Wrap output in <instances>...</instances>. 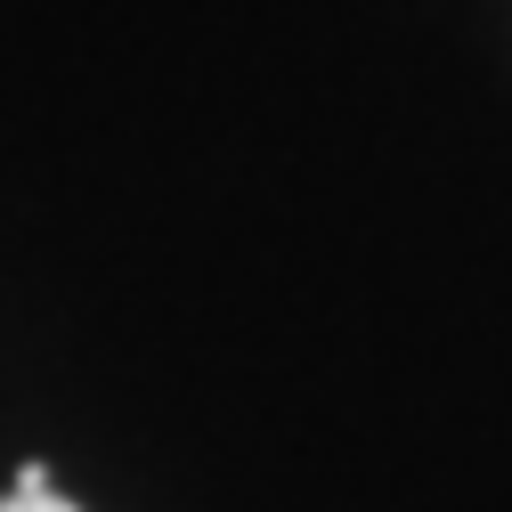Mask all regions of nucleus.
Instances as JSON below:
<instances>
[{
	"mask_svg": "<svg viewBox=\"0 0 512 512\" xmlns=\"http://www.w3.org/2000/svg\"><path fill=\"white\" fill-rule=\"evenodd\" d=\"M0 512H74V504H66V496H57V488H49L41 472H17V488H9V496H0Z\"/></svg>",
	"mask_w": 512,
	"mask_h": 512,
	"instance_id": "f257e3e1",
	"label": "nucleus"
}]
</instances>
